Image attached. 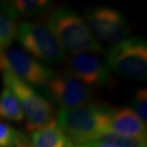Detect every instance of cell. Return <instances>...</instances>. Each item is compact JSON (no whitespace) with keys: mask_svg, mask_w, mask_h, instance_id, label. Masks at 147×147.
<instances>
[{"mask_svg":"<svg viewBox=\"0 0 147 147\" xmlns=\"http://www.w3.org/2000/svg\"><path fill=\"white\" fill-rule=\"evenodd\" d=\"M0 117L14 122L24 120V115L18 100L7 86H4L0 93Z\"/></svg>","mask_w":147,"mask_h":147,"instance_id":"obj_12","label":"cell"},{"mask_svg":"<svg viewBox=\"0 0 147 147\" xmlns=\"http://www.w3.org/2000/svg\"><path fill=\"white\" fill-rule=\"evenodd\" d=\"M17 19L0 13V48L6 50L16 38Z\"/></svg>","mask_w":147,"mask_h":147,"instance_id":"obj_15","label":"cell"},{"mask_svg":"<svg viewBox=\"0 0 147 147\" xmlns=\"http://www.w3.org/2000/svg\"><path fill=\"white\" fill-rule=\"evenodd\" d=\"M85 21L96 40L116 44L127 37L129 26L120 11L108 7H96L85 11Z\"/></svg>","mask_w":147,"mask_h":147,"instance_id":"obj_8","label":"cell"},{"mask_svg":"<svg viewBox=\"0 0 147 147\" xmlns=\"http://www.w3.org/2000/svg\"><path fill=\"white\" fill-rule=\"evenodd\" d=\"M46 93L60 109H72L93 101L95 92L68 72L55 74L45 85Z\"/></svg>","mask_w":147,"mask_h":147,"instance_id":"obj_7","label":"cell"},{"mask_svg":"<svg viewBox=\"0 0 147 147\" xmlns=\"http://www.w3.org/2000/svg\"><path fill=\"white\" fill-rule=\"evenodd\" d=\"M114 107L90 102L72 109H59L55 121L75 145L94 142L100 135L110 133Z\"/></svg>","mask_w":147,"mask_h":147,"instance_id":"obj_1","label":"cell"},{"mask_svg":"<svg viewBox=\"0 0 147 147\" xmlns=\"http://www.w3.org/2000/svg\"><path fill=\"white\" fill-rule=\"evenodd\" d=\"M0 13H4L16 19L18 18V16H17L16 11H14L13 2L11 1H3V0H0Z\"/></svg>","mask_w":147,"mask_h":147,"instance_id":"obj_18","label":"cell"},{"mask_svg":"<svg viewBox=\"0 0 147 147\" xmlns=\"http://www.w3.org/2000/svg\"><path fill=\"white\" fill-rule=\"evenodd\" d=\"M45 22L54 32L65 53L98 54L103 51V47L95 38L85 19L71 9H55L50 11Z\"/></svg>","mask_w":147,"mask_h":147,"instance_id":"obj_2","label":"cell"},{"mask_svg":"<svg viewBox=\"0 0 147 147\" xmlns=\"http://www.w3.org/2000/svg\"><path fill=\"white\" fill-rule=\"evenodd\" d=\"M11 2L17 16L26 17L42 13L53 6V3L48 0H16Z\"/></svg>","mask_w":147,"mask_h":147,"instance_id":"obj_14","label":"cell"},{"mask_svg":"<svg viewBox=\"0 0 147 147\" xmlns=\"http://www.w3.org/2000/svg\"><path fill=\"white\" fill-rule=\"evenodd\" d=\"M68 73L91 88L104 87L111 83L109 69L94 53L72 55L68 59Z\"/></svg>","mask_w":147,"mask_h":147,"instance_id":"obj_9","label":"cell"},{"mask_svg":"<svg viewBox=\"0 0 147 147\" xmlns=\"http://www.w3.org/2000/svg\"><path fill=\"white\" fill-rule=\"evenodd\" d=\"M29 142L30 147H76L55 119L32 132Z\"/></svg>","mask_w":147,"mask_h":147,"instance_id":"obj_11","label":"cell"},{"mask_svg":"<svg viewBox=\"0 0 147 147\" xmlns=\"http://www.w3.org/2000/svg\"><path fill=\"white\" fill-rule=\"evenodd\" d=\"M133 111L140 120L147 125V89L140 88L136 92L133 99Z\"/></svg>","mask_w":147,"mask_h":147,"instance_id":"obj_17","label":"cell"},{"mask_svg":"<svg viewBox=\"0 0 147 147\" xmlns=\"http://www.w3.org/2000/svg\"><path fill=\"white\" fill-rule=\"evenodd\" d=\"M1 75L4 86L13 93L19 102L28 131H36L55 119L54 108L48 99L11 73L2 72Z\"/></svg>","mask_w":147,"mask_h":147,"instance_id":"obj_5","label":"cell"},{"mask_svg":"<svg viewBox=\"0 0 147 147\" xmlns=\"http://www.w3.org/2000/svg\"><path fill=\"white\" fill-rule=\"evenodd\" d=\"M110 133L140 140H147V125L130 107L115 109L111 117Z\"/></svg>","mask_w":147,"mask_h":147,"instance_id":"obj_10","label":"cell"},{"mask_svg":"<svg viewBox=\"0 0 147 147\" xmlns=\"http://www.w3.org/2000/svg\"><path fill=\"white\" fill-rule=\"evenodd\" d=\"M0 147H30L29 136L0 122Z\"/></svg>","mask_w":147,"mask_h":147,"instance_id":"obj_13","label":"cell"},{"mask_svg":"<svg viewBox=\"0 0 147 147\" xmlns=\"http://www.w3.org/2000/svg\"><path fill=\"white\" fill-rule=\"evenodd\" d=\"M16 38L27 54L41 62L55 65L66 60V53L45 21H24L17 26Z\"/></svg>","mask_w":147,"mask_h":147,"instance_id":"obj_3","label":"cell"},{"mask_svg":"<svg viewBox=\"0 0 147 147\" xmlns=\"http://www.w3.org/2000/svg\"><path fill=\"white\" fill-rule=\"evenodd\" d=\"M106 66L120 78L144 80L147 76V43L142 37H126L106 52Z\"/></svg>","mask_w":147,"mask_h":147,"instance_id":"obj_4","label":"cell"},{"mask_svg":"<svg viewBox=\"0 0 147 147\" xmlns=\"http://www.w3.org/2000/svg\"><path fill=\"white\" fill-rule=\"evenodd\" d=\"M94 142L107 143V144L113 145L115 147H146L147 144L145 140L119 136V135L114 133H106L100 135Z\"/></svg>","mask_w":147,"mask_h":147,"instance_id":"obj_16","label":"cell"},{"mask_svg":"<svg viewBox=\"0 0 147 147\" xmlns=\"http://www.w3.org/2000/svg\"><path fill=\"white\" fill-rule=\"evenodd\" d=\"M3 51H4V50H2L1 48H0V55H1V54H2V52H3Z\"/></svg>","mask_w":147,"mask_h":147,"instance_id":"obj_20","label":"cell"},{"mask_svg":"<svg viewBox=\"0 0 147 147\" xmlns=\"http://www.w3.org/2000/svg\"><path fill=\"white\" fill-rule=\"evenodd\" d=\"M9 72L33 86L42 87L55 76L54 70L18 48L6 49L0 55V73Z\"/></svg>","mask_w":147,"mask_h":147,"instance_id":"obj_6","label":"cell"},{"mask_svg":"<svg viewBox=\"0 0 147 147\" xmlns=\"http://www.w3.org/2000/svg\"><path fill=\"white\" fill-rule=\"evenodd\" d=\"M84 147H115L113 145L107 144V143H103V142H92L89 143H86V144H83Z\"/></svg>","mask_w":147,"mask_h":147,"instance_id":"obj_19","label":"cell"},{"mask_svg":"<svg viewBox=\"0 0 147 147\" xmlns=\"http://www.w3.org/2000/svg\"><path fill=\"white\" fill-rule=\"evenodd\" d=\"M76 147H84L83 145H76Z\"/></svg>","mask_w":147,"mask_h":147,"instance_id":"obj_21","label":"cell"}]
</instances>
